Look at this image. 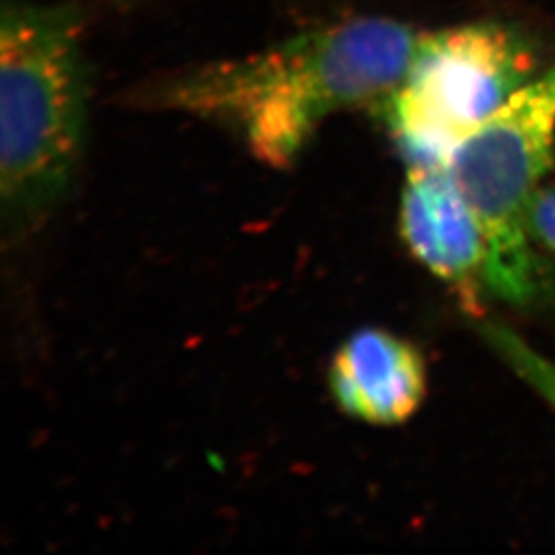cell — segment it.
I'll return each instance as SVG.
<instances>
[{
	"label": "cell",
	"mask_w": 555,
	"mask_h": 555,
	"mask_svg": "<svg viewBox=\"0 0 555 555\" xmlns=\"http://www.w3.org/2000/svg\"><path fill=\"white\" fill-rule=\"evenodd\" d=\"M423 35L388 16H354L257 53L175 70L141 98L158 111L227 126L262 164L288 168L331 116L382 111Z\"/></svg>",
	"instance_id": "1"
},
{
	"label": "cell",
	"mask_w": 555,
	"mask_h": 555,
	"mask_svg": "<svg viewBox=\"0 0 555 555\" xmlns=\"http://www.w3.org/2000/svg\"><path fill=\"white\" fill-rule=\"evenodd\" d=\"M73 5L13 0L0 16V185L15 225L65 196L83 150L89 81Z\"/></svg>",
	"instance_id": "2"
},
{
	"label": "cell",
	"mask_w": 555,
	"mask_h": 555,
	"mask_svg": "<svg viewBox=\"0 0 555 555\" xmlns=\"http://www.w3.org/2000/svg\"><path fill=\"white\" fill-rule=\"evenodd\" d=\"M555 144V65L519 89L451 153L446 169L482 232L483 286L508 305L545 294L529 209Z\"/></svg>",
	"instance_id": "3"
},
{
	"label": "cell",
	"mask_w": 555,
	"mask_h": 555,
	"mask_svg": "<svg viewBox=\"0 0 555 555\" xmlns=\"http://www.w3.org/2000/svg\"><path fill=\"white\" fill-rule=\"evenodd\" d=\"M535 53L513 27L478 22L423 35L403 83L382 112L409 168H439L519 89Z\"/></svg>",
	"instance_id": "4"
},
{
	"label": "cell",
	"mask_w": 555,
	"mask_h": 555,
	"mask_svg": "<svg viewBox=\"0 0 555 555\" xmlns=\"http://www.w3.org/2000/svg\"><path fill=\"white\" fill-rule=\"evenodd\" d=\"M330 387L341 412L367 425L409 421L426 396L420 349L390 331H357L335 352Z\"/></svg>",
	"instance_id": "5"
},
{
	"label": "cell",
	"mask_w": 555,
	"mask_h": 555,
	"mask_svg": "<svg viewBox=\"0 0 555 555\" xmlns=\"http://www.w3.org/2000/svg\"><path fill=\"white\" fill-rule=\"evenodd\" d=\"M399 227L409 250L435 278L466 297L483 283L482 232L444 166L409 168Z\"/></svg>",
	"instance_id": "6"
},
{
	"label": "cell",
	"mask_w": 555,
	"mask_h": 555,
	"mask_svg": "<svg viewBox=\"0 0 555 555\" xmlns=\"http://www.w3.org/2000/svg\"><path fill=\"white\" fill-rule=\"evenodd\" d=\"M483 338L525 383L555 406V362L530 347L505 325H483Z\"/></svg>",
	"instance_id": "7"
},
{
	"label": "cell",
	"mask_w": 555,
	"mask_h": 555,
	"mask_svg": "<svg viewBox=\"0 0 555 555\" xmlns=\"http://www.w3.org/2000/svg\"><path fill=\"white\" fill-rule=\"evenodd\" d=\"M529 225L532 237L555 251V188L535 191L529 209Z\"/></svg>",
	"instance_id": "8"
},
{
	"label": "cell",
	"mask_w": 555,
	"mask_h": 555,
	"mask_svg": "<svg viewBox=\"0 0 555 555\" xmlns=\"http://www.w3.org/2000/svg\"><path fill=\"white\" fill-rule=\"evenodd\" d=\"M116 2H144V0H116Z\"/></svg>",
	"instance_id": "9"
}]
</instances>
